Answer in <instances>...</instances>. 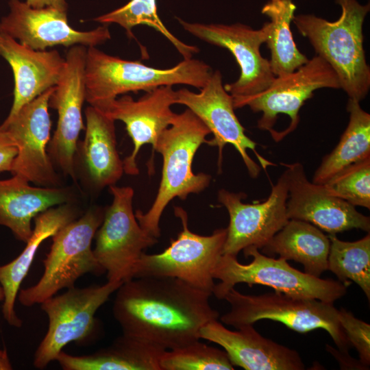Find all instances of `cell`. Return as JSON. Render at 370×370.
Instances as JSON below:
<instances>
[{
	"label": "cell",
	"mask_w": 370,
	"mask_h": 370,
	"mask_svg": "<svg viewBox=\"0 0 370 370\" xmlns=\"http://www.w3.org/2000/svg\"><path fill=\"white\" fill-rule=\"evenodd\" d=\"M175 101L173 86H161L146 92L138 100L125 95L98 109L113 120L122 121L132 140L133 150L123 160L124 173L130 175L139 173L136 163L139 150L150 144L153 151L159 136L177 114L171 108L176 104Z\"/></svg>",
	"instance_id": "19"
},
{
	"label": "cell",
	"mask_w": 370,
	"mask_h": 370,
	"mask_svg": "<svg viewBox=\"0 0 370 370\" xmlns=\"http://www.w3.org/2000/svg\"><path fill=\"white\" fill-rule=\"evenodd\" d=\"M340 324L351 346L355 347L359 360L366 367L370 365V325L345 308L338 310Z\"/></svg>",
	"instance_id": "33"
},
{
	"label": "cell",
	"mask_w": 370,
	"mask_h": 370,
	"mask_svg": "<svg viewBox=\"0 0 370 370\" xmlns=\"http://www.w3.org/2000/svg\"><path fill=\"white\" fill-rule=\"evenodd\" d=\"M161 370H233L225 350L208 346L199 340L164 351L160 360Z\"/></svg>",
	"instance_id": "31"
},
{
	"label": "cell",
	"mask_w": 370,
	"mask_h": 370,
	"mask_svg": "<svg viewBox=\"0 0 370 370\" xmlns=\"http://www.w3.org/2000/svg\"><path fill=\"white\" fill-rule=\"evenodd\" d=\"M199 337L221 346L234 367L245 370L306 369L296 350L264 337L253 324L244 325L232 331L214 319L200 329Z\"/></svg>",
	"instance_id": "20"
},
{
	"label": "cell",
	"mask_w": 370,
	"mask_h": 370,
	"mask_svg": "<svg viewBox=\"0 0 370 370\" xmlns=\"http://www.w3.org/2000/svg\"><path fill=\"white\" fill-rule=\"evenodd\" d=\"M0 56L11 66L14 99L6 119L49 88L56 85L65 63L57 50H36L0 31Z\"/></svg>",
	"instance_id": "21"
},
{
	"label": "cell",
	"mask_w": 370,
	"mask_h": 370,
	"mask_svg": "<svg viewBox=\"0 0 370 370\" xmlns=\"http://www.w3.org/2000/svg\"><path fill=\"white\" fill-rule=\"evenodd\" d=\"M282 164L286 167L288 183V219L307 221L331 235L352 229L369 232V217L329 193L323 184L310 182L301 163Z\"/></svg>",
	"instance_id": "18"
},
{
	"label": "cell",
	"mask_w": 370,
	"mask_h": 370,
	"mask_svg": "<svg viewBox=\"0 0 370 370\" xmlns=\"http://www.w3.org/2000/svg\"><path fill=\"white\" fill-rule=\"evenodd\" d=\"M329 193L354 206L370 208V157L353 163L323 184Z\"/></svg>",
	"instance_id": "32"
},
{
	"label": "cell",
	"mask_w": 370,
	"mask_h": 370,
	"mask_svg": "<svg viewBox=\"0 0 370 370\" xmlns=\"http://www.w3.org/2000/svg\"><path fill=\"white\" fill-rule=\"evenodd\" d=\"M327 350L336 358L340 364L341 369H367L369 367L363 365L360 360L352 358L347 353L335 349L330 345H326Z\"/></svg>",
	"instance_id": "35"
},
{
	"label": "cell",
	"mask_w": 370,
	"mask_h": 370,
	"mask_svg": "<svg viewBox=\"0 0 370 370\" xmlns=\"http://www.w3.org/2000/svg\"><path fill=\"white\" fill-rule=\"evenodd\" d=\"M330 240L322 230L307 221L289 219L262 249L304 266V272L315 276L328 270Z\"/></svg>",
	"instance_id": "26"
},
{
	"label": "cell",
	"mask_w": 370,
	"mask_h": 370,
	"mask_svg": "<svg viewBox=\"0 0 370 370\" xmlns=\"http://www.w3.org/2000/svg\"><path fill=\"white\" fill-rule=\"evenodd\" d=\"M77 217L76 209L69 203L56 206L40 213L34 219L31 236L23 251L10 262L0 266V284L5 298L2 314L8 323L16 328L22 325L15 311V301L21 284L26 277L41 243L52 237L62 227Z\"/></svg>",
	"instance_id": "24"
},
{
	"label": "cell",
	"mask_w": 370,
	"mask_h": 370,
	"mask_svg": "<svg viewBox=\"0 0 370 370\" xmlns=\"http://www.w3.org/2000/svg\"><path fill=\"white\" fill-rule=\"evenodd\" d=\"M323 88H341L336 73L325 60L317 55L293 73L275 77L272 84L259 93L248 97H232L235 109L248 106L254 112H262L257 126L269 131L272 137L278 115H288L290 125L278 134V142L296 129L301 107L313 96L316 90Z\"/></svg>",
	"instance_id": "11"
},
{
	"label": "cell",
	"mask_w": 370,
	"mask_h": 370,
	"mask_svg": "<svg viewBox=\"0 0 370 370\" xmlns=\"http://www.w3.org/2000/svg\"><path fill=\"white\" fill-rule=\"evenodd\" d=\"M85 136L77 153L86 178L96 190L116 184L124 173L116 148L115 121L89 106L85 111Z\"/></svg>",
	"instance_id": "23"
},
{
	"label": "cell",
	"mask_w": 370,
	"mask_h": 370,
	"mask_svg": "<svg viewBox=\"0 0 370 370\" xmlns=\"http://www.w3.org/2000/svg\"><path fill=\"white\" fill-rule=\"evenodd\" d=\"M116 292L112 313L123 334L166 350L199 340L200 329L219 317L211 293L176 278H135Z\"/></svg>",
	"instance_id": "1"
},
{
	"label": "cell",
	"mask_w": 370,
	"mask_h": 370,
	"mask_svg": "<svg viewBox=\"0 0 370 370\" xmlns=\"http://www.w3.org/2000/svg\"><path fill=\"white\" fill-rule=\"evenodd\" d=\"M342 10L335 21L313 14L294 16L292 21L298 32L307 38L317 56L336 73L340 87L349 99L360 101L370 88V69L363 47L362 25L369 3L358 0H336Z\"/></svg>",
	"instance_id": "2"
},
{
	"label": "cell",
	"mask_w": 370,
	"mask_h": 370,
	"mask_svg": "<svg viewBox=\"0 0 370 370\" xmlns=\"http://www.w3.org/2000/svg\"><path fill=\"white\" fill-rule=\"evenodd\" d=\"M103 25L115 23L125 29L130 38H134L133 27L147 25L162 34L175 47L184 59H190L199 49L179 40L164 25L157 11L156 0H131L125 5L94 19Z\"/></svg>",
	"instance_id": "30"
},
{
	"label": "cell",
	"mask_w": 370,
	"mask_h": 370,
	"mask_svg": "<svg viewBox=\"0 0 370 370\" xmlns=\"http://www.w3.org/2000/svg\"><path fill=\"white\" fill-rule=\"evenodd\" d=\"M123 282L108 281L101 285L72 287L40 304L49 319L48 330L36 349L34 365L42 369L56 360L71 342L84 343L95 332V313Z\"/></svg>",
	"instance_id": "9"
},
{
	"label": "cell",
	"mask_w": 370,
	"mask_h": 370,
	"mask_svg": "<svg viewBox=\"0 0 370 370\" xmlns=\"http://www.w3.org/2000/svg\"><path fill=\"white\" fill-rule=\"evenodd\" d=\"M25 179L12 175L0 180V225L14 237L26 243L32 233V220L47 209L66 204L69 190L60 187L34 186Z\"/></svg>",
	"instance_id": "22"
},
{
	"label": "cell",
	"mask_w": 370,
	"mask_h": 370,
	"mask_svg": "<svg viewBox=\"0 0 370 370\" xmlns=\"http://www.w3.org/2000/svg\"><path fill=\"white\" fill-rule=\"evenodd\" d=\"M5 294L3 287L0 285V301H3Z\"/></svg>",
	"instance_id": "38"
},
{
	"label": "cell",
	"mask_w": 370,
	"mask_h": 370,
	"mask_svg": "<svg viewBox=\"0 0 370 370\" xmlns=\"http://www.w3.org/2000/svg\"><path fill=\"white\" fill-rule=\"evenodd\" d=\"M230 310L221 321L235 328L269 319L278 321L299 333L325 330L338 349L347 353L351 345L340 324L338 310L334 303L293 297L274 291L260 295H245L232 288L224 297Z\"/></svg>",
	"instance_id": "6"
},
{
	"label": "cell",
	"mask_w": 370,
	"mask_h": 370,
	"mask_svg": "<svg viewBox=\"0 0 370 370\" xmlns=\"http://www.w3.org/2000/svg\"><path fill=\"white\" fill-rule=\"evenodd\" d=\"M296 8L292 0H280L278 5L269 1L262 8V13L270 18L265 43L271 51L269 62L275 77L291 73L308 60L297 49L290 27Z\"/></svg>",
	"instance_id": "28"
},
{
	"label": "cell",
	"mask_w": 370,
	"mask_h": 370,
	"mask_svg": "<svg viewBox=\"0 0 370 370\" xmlns=\"http://www.w3.org/2000/svg\"><path fill=\"white\" fill-rule=\"evenodd\" d=\"M210 131L189 109L177 114L171 125L159 136L153 151L162 156V177L158 193L151 208L135 217L143 229L156 238L160 236L161 216L171 201L185 199L191 193L206 188L211 180L208 174L193 172L194 156Z\"/></svg>",
	"instance_id": "4"
},
{
	"label": "cell",
	"mask_w": 370,
	"mask_h": 370,
	"mask_svg": "<svg viewBox=\"0 0 370 370\" xmlns=\"http://www.w3.org/2000/svg\"><path fill=\"white\" fill-rule=\"evenodd\" d=\"M10 13L0 21V31L36 50L62 45L96 47L111 38L107 25L89 31L73 29L66 12L46 7L34 8L20 0L9 1Z\"/></svg>",
	"instance_id": "17"
},
{
	"label": "cell",
	"mask_w": 370,
	"mask_h": 370,
	"mask_svg": "<svg viewBox=\"0 0 370 370\" xmlns=\"http://www.w3.org/2000/svg\"><path fill=\"white\" fill-rule=\"evenodd\" d=\"M17 148L7 131L0 125V172L11 171Z\"/></svg>",
	"instance_id": "34"
},
{
	"label": "cell",
	"mask_w": 370,
	"mask_h": 370,
	"mask_svg": "<svg viewBox=\"0 0 370 370\" xmlns=\"http://www.w3.org/2000/svg\"><path fill=\"white\" fill-rule=\"evenodd\" d=\"M12 369V365L5 349H0V370Z\"/></svg>",
	"instance_id": "37"
},
{
	"label": "cell",
	"mask_w": 370,
	"mask_h": 370,
	"mask_svg": "<svg viewBox=\"0 0 370 370\" xmlns=\"http://www.w3.org/2000/svg\"><path fill=\"white\" fill-rule=\"evenodd\" d=\"M25 2L34 8L51 7L64 12L67 10L65 0H26Z\"/></svg>",
	"instance_id": "36"
},
{
	"label": "cell",
	"mask_w": 370,
	"mask_h": 370,
	"mask_svg": "<svg viewBox=\"0 0 370 370\" xmlns=\"http://www.w3.org/2000/svg\"><path fill=\"white\" fill-rule=\"evenodd\" d=\"M104 212L101 208H90L51 237L50 249L42 260L41 278L34 285L18 291L17 297L23 306L40 304L59 291L74 287L76 281L86 273H105L92 249Z\"/></svg>",
	"instance_id": "5"
},
{
	"label": "cell",
	"mask_w": 370,
	"mask_h": 370,
	"mask_svg": "<svg viewBox=\"0 0 370 370\" xmlns=\"http://www.w3.org/2000/svg\"><path fill=\"white\" fill-rule=\"evenodd\" d=\"M349 121L336 147L322 160L312 182L323 184L346 166L370 157V114L349 99Z\"/></svg>",
	"instance_id": "27"
},
{
	"label": "cell",
	"mask_w": 370,
	"mask_h": 370,
	"mask_svg": "<svg viewBox=\"0 0 370 370\" xmlns=\"http://www.w3.org/2000/svg\"><path fill=\"white\" fill-rule=\"evenodd\" d=\"M86 47L79 45L69 47L61 75L49 101V107L57 110L58 122L48 145V153L53 164L74 181L78 138L85 130L82 106L86 101Z\"/></svg>",
	"instance_id": "13"
},
{
	"label": "cell",
	"mask_w": 370,
	"mask_h": 370,
	"mask_svg": "<svg viewBox=\"0 0 370 370\" xmlns=\"http://www.w3.org/2000/svg\"><path fill=\"white\" fill-rule=\"evenodd\" d=\"M199 90L195 92L186 88L176 90L175 103L186 106L213 134L207 144L219 149V170H221L223 149L226 144L232 145L237 150L253 178L258 177L260 167L250 158L247 149L254 151L263 169L273 165L258 154L256 150V143L245 134V128L234 112L232 97L225 90L219 70L212 73Z\"/></svg>",
	"instance_id": "12"
},
{
	"label": "cell",
	"mask_w": 370,
	"mask_h": 370,
	"mask_svg": "<svg viewBox=\"0 0 370 370\" xmlns=\"http://www.w3.org/2000/svg\"><path fill=\"white\" fill-rule=\"evenodd\" d=\"M184 29L204 42L229 50L235 58L240 70L238 79L225 84L224 88L233 97H248L266 90L275 76L270 62L262 56L260 46L266 42L269 23L259 29L237 23L204 24L188 23L177 18Z\"/></svg>",
	"instance_id": "14"
},
{
	"label": "cell",
	"mask_w": 370,
	"mask_h": 370,
	"mask_svg": "<svg viewBox=\"0 0 370 370\" xmlns=\"http://www.w3.org/2000/svg\"><path fill=\"white\" fill-rule=\"evenodd\" d=\"M288 178L285 171L271 186L269 197L262 203L245 204L244 193H232L225 189L218 191V201L227 209L230 222L223 254L237 256L248 247H265L288 221L286 201Z\"/></svg>",
	"instance_id": "15"
},
{
	"label": "cell",
	"mask_w": 370,
	"mask_h": 370,
	"mask_svg": "<svg viewBox=\"0 0 370 370\" xmlns=\"http://www.w3.org/2000/svg\"><path fill=\"white\" fill-rule=\"evenodd\" d=\"M328 270L334 273L338 281L349 284L352 281L370 299V235L353 241H343L335 234H330Z\"/></svg>",
	"instance_id": "29"
},
{
	"label": "cell",
	"mask_w": 370,
	"mask_h": 370,
	"mask_svg": "<svg viewBox=\"0 0 370 370\" xmlns=\"http://www.w3.org/2000/svg\"><path fill=\"white\" fill-rule=\"evenodd\" d=\"M174 213L182 225L177 238L171 240L161 253L143 252L134 267L132 278H176L212 295L215 285L212 272L223 255L227 228L217 229L209 236L199 235L189 230L187 213L182 208L175 206Z\"/></svg>",
	"instance_id": "8"
},
{
	"label": "cell",
	"mask_w": 370,
	"mask_h": 370,
	"mask_svg": "<svg viewBox=\"0 0 370 370\" xmlns=\"http://www.w3.org/2000/svg\"><path fill=\"white\" fill-rule=\"evenodd\" d=\"M280 0H270L269 1H271L272 3L275 5H278L280 3Z\"/></svg>",
	"instance_id": "39"
},
{
	"label": "cell",
	"mask_w": 370,
	"mask_h": 370,
	"mask_svg": "<svg viewBox=\"0 0 370 370\" xmlns=\"http://www.w3.org/2000/svg\"><path fill=\"white\" fill-rule=\"evenodd\" d=\"M55 86L24 105L1 125L17 148L11 173L39 186L58 187L60 180L48 153L51 121L49 98Z\"/></svg>",
	"instance_id": "16"
},
{
	"label": "cell",
	"mask_w": 370,
	"mask_h": 370,
	"mask_svg": "<svg viewBox=\"0 0 370 370\" xmlns=\"http://www.w3.org/2000/svg\"><path fill=\"white\" fill-rule=\"evenodd\" d=\"M243 253L246 258L252 257L251 262L240 263L237 256L232 255L221 256L212 272L213 278L220 280L212 291L217 298L224 299L227 292L239 283L267 286L293 297L332 303L347 293V284L300 271L282 258L275 259L262 254L256 247H246Z\"/></svg>",
	"instance_id": "7"
},
{
	"label": "cell",
	"mask_w": 370,
	"mask_h": 370,
	"mask_svg": "<svg viewBox=\"0 0 370 370\" xmlns=\"http://www.w3.org/2000/svg\"><path fill=\"white\" fill-rule=\"evenodd\" d=\"M212 72L208 64L193 58L184 59L171 68L159 69L89 47L84 66L86 101L101 109L129 92H148L161 86L178 84L201 89Z\"/></svg>",
	"instance_id": "3"
},
{
	"label": "cell",
	"mask_w": 370,
	"mask_h": 370,
	"mask_svg": "<svg viewBox=\"0 0 370 370\" xmlns=\"http://www.w3.org/2000/svg\"><path fill=\"white\" fill-rule=\"evenodd\" d=\"M112 202L105 209L95 234V256L106 272L108 281L124 282L144 250L158 243L138 223L133 211L134 190L130 186H109Z\"/></svg>",
	"instance_id": "10"
},
{
	"label": "cell",
	"mask_w": 370,
	"mask_h": 370,
	"mask_svg": "<svg viewBox=\"0 0 370 370\" xmlns=\"http://www.w3.org/2000/svg\"><path fill=\"white\" fill-rule=\"evenodd\" d=\"M164 348L123 334L109 347L93 354L73 356L62 351L56 358L64 370H161Z\"/></svg>",
	"instance_id": "25"
}]
</instances>
